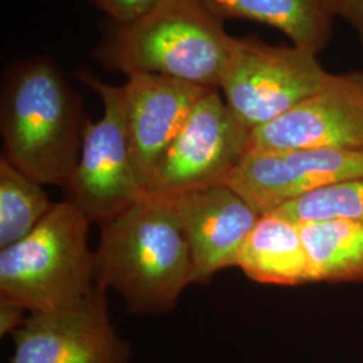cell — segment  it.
Here are the masks:
<instances>
[{
    "label": "cell",
    "mask_w": 363,
    "mask_h": 363,
    "mask_svg": "<svg viewBox=\"0 0 363 363\" xmlns=\"http://www.w3.org/2000/svg\"><path fill=\"white\" fill-rule=\"evenodd\" d=\"M237 267L261 284L295 286L310 283L298 225L279 213L259 216L240 250Z\"/></svg>",
    "instance_id": "5bb4252c"
},
{
    "label": "cell",
    "mask_w": 363,
    "mask_h": 363,
    "mask_svg": "<svg viewBox=\"0 0 363 363\" xmlns=\"http://www.w3.org/2000/svg\"><path fill=\"white\" fill-rule=\"evenodd\" d=\"M333 78L315 52L245 37L235 40L220 91L234 115L253 130L323 91Z\"/></svg>",
    "instance_id": "8992f818"
},
{
    "label": "cell",
    "mask_w": 363,
    "mask_h": 363,
    "mask_svg": "<svg viewBox=\"0 0 363 363\" xmlns=\"http://www.w3.org/2000/svg\"><path fill=\"white\" fill-rule=\"evenodd\" d=\"M13 339L7 363H133L130 345L111 322L106 288L100 283L73 307L30 312Z\"/></svg>",
    "instance_id": "ba28073f"
},
{
    "label": "cell",
    "mask_w": 363,
    "mask_h": 363,
    "mask_svg": "<svg viewBox=\"0 0 363 363\" xmlns=\"http://www.w3.org/2000/svg\"><path fill=\"white\" fill-rule=\"evenodd\" d=\"M99 10L104 11L111 21L127 23L150 11L160 0H88Z\"/></svg>",
    "instance_id": "ac0fdd59"
},
{
    "label": "cell",
    "mask_w": 363,
    "mask_h": 363,
    "mask_svg": "<svg viewBox=\"0 0 363 363\" xmlns=\"http://www.w3.org/2000/svg\"><path fill=\"white\" fill-rule=\"evenodd\" d=\"M91 220L69 201L25 238L0 250V298L27 312L57 311L84 301L99 284L88 247Z\"/></svg>",
    "instance_id": "277c9868"
},
{
    "label": "cell",
    "mask_w": 363,
    "mask_h": 363,
    "mask_svg": "<svg viewBox=\"0 0 363 363\" xmlns=\"http://www.w3.org/2000/svg\"><path fill=\"white\" fill-rule=\"evenodd\" d=\"M94 255L97 281L136 315L167 313L194 283L190 247L169 199L147 195L103 223Z\"/></svg>",
    "instance_id": "3957f363"
},
{
    "label": "cell",
    "mask_w": 363,
    "mask_h": 363,
    "mask_svg": "<svg viewBox=\"0 0 363 363\" xmlns=\"http://www.w3.org/2000/svg\"><path fill=\"white\" fill-rule=\"evenodd\" d=\"M96 91L103 116L84 130L77 166L65 186L66 201L91 222L103 225L147 196L130 147L123 86L106 84L88 70L74 73Z\"/></svg>",
    "instance_id": "5b68a950"
},
{
    "label": "cell",
    "mask_w": 363,
    "mask_h": 363,
    "mask_svg": "<svg viewBox=\"0 0 363 363\" xmlns=\"http://www.w3.org/2000/svg\"><path fill=\"white\" fill-rule=\"evenodd\" d=\"M86 123L79 94L54 60L40 55L9 66L0 99L3 157L27 177L65 187Z\"/></svg>",
    "instance_id": "6da1fadb"
},
{
    "label": "cell",
    "mask_w": 363,
    "mask_h": 363,
    "mask_svg": "<svg viewBox=\"0 0 363 363\" xmlns=\"http://www.w3.org/2000/svg\"><path fill=\"white\" fill-rule=\"evenodd\" d=\"M273 213H279L298 225L334 218L363 220V178L303 195Z\"/></svg>",
    "instance_id": "e0dca14e"
},
{
    "label": "cell",
    "mask_w": 363,
    "mask_h": 363,
    "mask_svg": "<svg viewBox=\"0 0 363 363\" xmlns=\"http://www.w3.org/2000/svg\"><path fill=\"white\" fill-rule=\"evenodd\" d=\"M123 91L130 147L147 193L159 160L210 89L177 78L136 73Z\"/></svg>",
    "instance_id": "7c38bea8"
},
{
    "label": "cell",
    "mask_w": 363,
    "mask_h": 363,
    "mask_svg": "<svg viewBox=\"0 0 363 363\" xmlns=\"http://www.w3.org/2000/svg\"><path fill=\"white\" fill-rule=\"evenodd\" d=\"M190 247L194 283H208L220 271L237 267L259 214L226 184L169 199Z\"/></svg>",
    "instance_id": "8fae6325"
},
{
    "label": "cell",
    "mask_w": 363,
    "mask_h": 363,
    "mask_svg": "<svg viewBox=\"0 0 363 363\" xmlns=\"http://www.w3.org/2000/svg\"><path fill=\"white\" fill-rule=\"evenodd\" d=\"M23 307L15 304L13 301L0 298V335L4 337L19 330L25 325L27 316L25 315Z\"/></svg>",
    "instance_id": "d6986e66"
},
{
    "label": "cell",
    "mask_w": 363,
    "mask_h": 363,
    "mask_svg": "<svg viewBox=\"0 0 363 363\" xmlns=\"http://www.w3.org/2000/svg\"><path fill=\"white\" fill-rule=\"evenodd\" d=\"M235 40L203 0H160L135 21H111L93 57L127 77L157 74L220 91Z\"/></svg>",
    "instance_id": "7a4b0ae2"
},
{
    "label": "cell",
    "mask_w": 363,
    "mask_h": 363,
    "mask_svg": "<svg viewBox=\"0 0 363 363\" xmlns=\"http://www.w3.org/2000/svg\"><path fill=\"white\" fill-rule=\"evenodd\" d=\"M42 184L0 160V247H7L31 233L54 208Z\"/></svg>",
    "instance_id": "2e32d148"
},
{
    "label": "cell",
    "mask_w": 363,
    "mask_h": 363,
    "mask_svg": "<svg viewBox=\"0 0 363 363\" xmlns=\"http://www.w3.org/2000/svg\"><path fill=\"white\" fill-rule=\"evenodd\" d=\"M358 178H363L362 151L304 148L249 152L223 184L264 216L303 195Z\"/></svg>",
    "instance_id": "9c48e42d"
},
{
    "label": "cell",
    "mask_w": 363,
    "mask_h": 363,
    "mask_svg": "<svg viewBox=\"0 0 363 363\" xmlns=\"http://www.w3.org/2000/svg\"><path fill=\"white\" fill-rule=\"evenodd\" d=\"M339 16L355 30L363 49V0H339Z\"/></svg>",
    "instance_id": "ffe728a7"
},
{
    "label": "cell",
    "mask_w": 363,
    "mask_h": 363,
    "mask_svg": "<svg viewBox=\"0 0 363 363\" xmlns=\"http://www.w3.org/2000/svg\"><path fill=\"white\" fill-rule=\"evenodd\" d=\"M304 148L363 152V72L334 74L323 91L250 133L249 152Z\"/></svg>",
    "instance_id": "30bf717a"
},
{
    "label": "cell",
    "mask_w": 363,
    "mask_h": 363,
    "mask_svg": "<svg viewBox=\"0 0 363 363\" xmlns=\"http://www.w3.org/2000/svg\"><path fill=\"white\" fill-rule=\"evenodd\" d=\"M220 21L242 19L274 27L292 45L319 54L328 45L339 0H203Z\"/></svg>",
    "instance_id": "4fadbf2b"
},
{
    "label": "cell",
    "mask_w": 363,
    "mask_h": 363,
    "mask_svg": "<svg viewBox=\"0 0 363 363\" xmlns=\"http://www.w3.org/2000/svg\"><path fill=\"white\" fill-rule=\"evenodd\" d=\"M250 133L220 91L210 89L159 160L147 195L174 199L223 184L249 152Z\"/></svg>",
    "instance_id": "52a82bcc"
},
{
    "label": "cell",
    "mask_w": 363,
    "mask_h": 363,
    "mask_svg": "<svg viewBox=\"0 0 363 363\" xmlns=\"http://www.w3.org/2000/svg\"><path fill=\"white\" fill-rule=\"evenodd\" d=\"M308 259L310 283L363 281V220L298 223Z\"/></svg>",
    "instance_id": "9a60e30c"
}]
</instances>
